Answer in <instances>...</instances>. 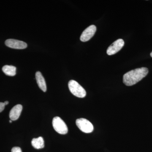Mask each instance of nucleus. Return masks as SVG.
I'll list each match as a JSON object with an SVG mask.
<instances>
[{"instance_id": "f257e3e1", "label": "nucleus", "mask_w": 152, "mask_h": 152, "mask_svg": "<svg viewBox=\"0 0 152 152\" xmlns=\"http://www.w3.org/2000/svg\"><path fill=\"white\" fill-rule=\"evenodd\" d=\"M148 73V69L146 67L135 69L128 72L123 77V82L127 86H133L141 80Z\"/></svg>"}, {"instance_id": "f03ea898", "label": "nucleus", "mask_w": 152, "mask_h": 152, "mask_svg": "<svg viewBox=\"0 0 152 152\" xmlns=\"http://www.w3.org/2000/svg\"><path fill=\"white\" fill-rule=\"evenodd\" d=\"M69 89L72 94L79 98L85 97L86 92L84 88L79 84L77 82L74 80H71L68 83Z\"/></svg>"}, {"instance_id": "7ed1b4c3", "label": "nucleus", "mask_w": 152, "mask_h": 152, "mask_svg": "<svg viewBox=\"0 0 152 152\" xmlns=\"http://www.w3.org/2000/svg\"><path fill=\"white\" fill-rule=\"evenodd\" d=\"M53 126L56 132L61 134H66L68 132L67 126L61 118L56 117L53 120Z\"/></svg>"}, {"instance_id": "20e7f679", "label": "nucleus", "mask_w": 152, "mask_h": 152, "mask_svg": "<svg viewBox=\"0 0 152 152\" xmlns=\"http://www.w3.org/2000/svg\"><path fill=\"white\" fill-rule=\"evenodd\" d=\"M76 124L79 129L83 132L90 133L94 130L92 124L86 119H78L76 120Z\"/></svg>"}, {"instance_id": "39448f33", "label": "nucleus", "mask_w": 152, "mask_h": 152, "mask_svg": "<svg viewBox=\"0 0 152 152\" xmlns=\"http://www.w3.org/2000/svg\"><path fill=\"white\" fill-rule=\"evenodd\" d=\"M124 45V42L122 39H118L114 42L107 50V53L109 56L115 54L119 51Z\"/></svg>"}, {"instance_id": "423d86ee", "label": "nucleus", "mask_w": 152, "mask_h": 152, "mask_svg": "<svg viewBox=\"0 0 152 152\" xmlns=\"http://www.w3.org/2000/svg\"><path fill=\"white\" fill-rule=\"evenodd\" d=\"M96 31V28L94 25H91L84 30L81 35L80 39L83 42H86L89 40Z\"/></svg>"}, {"instance_id": "0eeeda50", "label": "nucleus", "mask_w": 152, "mask_h": 152, "mask_svg": "<svg viewBox=\"0 0 152 152\" xmlns=\"http://www.w3.org/2000/svg\"><path fill=\"white\" fill-rule=\"evenodd\" d=\"M5 45L9 48L15 49H24L27 47V44L25 42L14 39L7 40Z\"/></svg>"}, {"instance_id": "6e6552de", "label": "nucleus", "mask_w": 152, "mask_h": 152, "mask_svg": "<svg viewBox=\"0 0 152 152\" xmlns=\"http://www.w3.org/2000/svg\"><path fill=\"white\" fill-rule=\"evenodd\" d=\"M23 110V106L20 104L15 106L11 110L10 113V118L12 121H16L19 118Z\"/></svg>"}, {"instance_id": "1a4fd4ad", "label": "nucleus", "mask_w": 152, "mask_h": 152, "mask_svg": "<svg viewBox=\"0 0 152 152\" xmlns=\"http://www.w3.org/2000/svg\"><path fill=\"white\" fill-rule=\"evenodd\" d=\"M36 79L39 88L43 91H46L47 86L43 76L42 75L40 72H36Z\"/></svg>"}, {"instance_id": "9d476101", "label": "nucleus", "mask_w": 152, "mask_h": 152, "mask_svg": "<svg viewBox=\"0 0 152 152\" xmlns=\"http://www.w3.org/2000/svg\"><path fill=\"white\" fill-rule=\"evenodd\" d=\"M31 144L33 147L37 149L43 148L45 147L44 139L41 137L33 139L31 141Z\"/></svg>"}, {"instance_id": "9b49d317", "label": "nucleus", "mask_w": 152, "mask_h": 152, "mask_svg": "<svg viewBox=\"0 0 152 152\" xmlns=\"http://www.w3.org/2000/svg\"><path fill=\"white\" fill-rule=\"evenodd\" d=\"M2 71L4 73L9 76H14L16 74V68L13 66H4Z\"/></svg>"}, {"instance_id": "f8f14e48", "label": "nucleus", "mask_w": 152, "mask_h": 152, "mask_svg": "<svg viewBox=\"0 0 152 152\" xmlns=\"http://www.w3.org/2000/svg\"><path fill=\"white\" fill-rule=\"evenodd\" d=\"M12 152H22V150L20 147H15L12 149Z\"/></svg>"}, {"instance_id": "ddd939ff", "label": "nucleus", "mask_w": 152, "mask_h": 152, "mask_svg": "<svg viewBox=\"0 0 152 152\" xmlns=\"http://www.w3.org/2000/svg\"><path fill=\"white\" fill-rule=\"evenodd\" d=\"M4 104V103L0 102V113L2 112L4 110V109L5 108Z\"/></svg>"}, {"instance_id": "4468645a", "label": "nucleus", "mask_w": 152, "mask_h": 152, "mask_svg": "<svg viewBox=\"0 0 152 152\" xmlns=\"http://www.w3.org/2000/svg\"><path fill=\"white\" fill-rule=\"evenodd\" d=\"M4 104L5 106L7 105L8 104L9 102L8 101H5L4 102Z\"/></svg>"}, {"instance_id": "2eb2a0df", "label": "nucleus", "mask_w": 152, "mask_h": 152, "mask_svg": "<svg viewBox=\"0 0 152 152\" xmlns=\"http://www.w3.org/2000/svg\"><path fill=\"white\" fill-rule=\"evenodd\" d=\"M151 57L152 58V52H151Z\"/></svg>"}, {"instance_id": "dca6fc26", "label": "nucleus", "mask_w": 152, "mask_h": 152, "mask_svg": "<svg viewBox=\"0 0 152 152\" xmlns=\"http://www.w3.org/2000/svg\"><path fill=\"white\" fill-rule=\"evenodd\" d=\"M10 123H12V120H10Z\"/></svg>"}]
</instances>
